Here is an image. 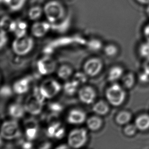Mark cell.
Wrapping results in <instances>:
<instances>
[{
  "label": "cell",
  "instance_id": "cell-39",
  "mask_svg": "<svg viewBox=\"0 0 149 149\" xmlns=\"http://www.w3.org/2000/svg\"><path fill=\"white\" fill-rule=\"evenodd\" d=\"M146 12V13L147 14L148 16L149 17V5H148L147 6Z\"/></svg>",
  "mask_w": 149,
  "mask_h": 149
},
{
  "label": "cell",
  "instance_id": "cell-27",
  "mask_svg": "<svg viewBox=\"0 0 149 149\" xmlns=\"http://www.w3.org/2000/svg\"><path fill=\"white\" fill-rule=\"evenodd\" d=\"M138 129L135 124H128L124 129V133L128 136H132L135 135Z\"/></svg>",
  "mask_w": 149,
  "mask_h": 149
},
{
  "label": "cell",
  "instance_id": "cell-11",
  "mask_svg": "<svg viewBox=\"0 0 149 149\" xmlns=\"http://www.w3.org/2000/svg\"><path fill=\"white\" fill-rule=\"evenodd\" d=\"M79 97L82 102L90 104L95 100L96 93L92 87L85 86L79 90Z\"/></svg>",
  "mask_w": 149,
  "mask_h": 149
},
{
  "label": "cell",
  "instance_id": "cell-31",
  "mask_svg": "<svg viewBox=\"0 0 149 149\" xmlns=\"http://www.w3.org/2000/svg\"><path fill=\"white\" fill-rule=\"evenodd\" d=\"M74 80L77 81L79 84H80L81 83H85L86 81V77L83 73H78L75 75Z\"/></svg>",
  "mask_w": 149,
  "mask_h": 149
},
{
  "label": "cell",
  "instance_id": "cell-12",
  "mask_svg": "<svg viewBox=\"0 0 149 149\" xmlns=\"http://www.w3.org/2000/svg\"><path fill=\"white\" fill-rule=\"evenodd\" d=\"M86 115L84 111L79 109H74L69 112L67 120L71 124H81L85 122Z\"/></svg>",
  "mask_w": 149,
  "mask_h": 149
},
{
  "label": "cell",
  "instance_id": "cell-33",
  "mask_svg": "<svg viewBox=\"0 0 149 149\" xmlns=\"http://www.w3.org/2000/svg\"><path fill=\"white\" fill-rule=\"evenodd\" d=\"M7 41V36H6L5 30L1 29V47L2 48L3 46L6 43Z\"/></svg>",
  "mask_w": 149,
  "mask_h": 149
},
{
  "label": "cell",
  "instance_id": "cell-21",
  "mask_svg": "<svg viewBox=\"0 0 149 149\" xmlns=\"http://www.w3.org/2000/svg\"><path fill=\"white\" fill-rule=\"evenodd\" d=\"M28 24L23 20H17V25L14 33L16 37H21L26 35Z\"/></svg>",
  "mask_w": 149,
  "mask_h": 149
},
{
  "label": "cell",
  "instance_id": "cell-7",
  "mask_svg": "<svg viewBox=\"0 0 149 149\" xmlns=\"http://www.w3.org/2000/svg\"><path fill=\"white\" fill-rule=\"evenodd\" d=\"M1 135L2 138L6 140H11L18 137L20 135L18 124L14 121L5 122L1 127Z\"/></svg>",
  "mask_w": 149,
  "mask_h": 149
},
{
  "label": "cell",
  "instance_id": "cell-16",
  "mask_svg": "<svg viewBox=\"0 0 149 149\" xmlns=\"http://www.w3.org/2000/svg\"><path fill=\"white\" fill-rule=\"evenodd\" d=\"M93 111L97 115L104 116L109 113V107L108 103L104 101L100 100L94 105Z\"/></svg>",
  "mask_w": 149,
  "mask_h": 149
},
{
  "label": "cell",
  "instance_id": "cell-20",
  "mask_svg": "<svg viewBox=\"0 0 149 149\" xmlns=\"http://www.w3.org/2000/svg\"><path fill=\"white\" fill-rule=\"evenodd\" d=\"M123 69L121 67H113L109 71L108 75L109 81H115L118 80L123 76Z\"/></svg>",
  "mask_w": 149,
  "mask_h": 149
},
{
  "label": "cell",
  "instance_id": "cell-34",
  "mask_svg": "<svg viewBox=\"0 0 149 149\" xmlns=\"http://www.w3.org/2000/svg\"><path fill=\"white\" fill-rule=\"evenodd\" d=\"M143 34L147 41L149 42V22L143 28Z\"/></svg>",
  "mask_w": 149,
  "mask_h": 149
},
{
  "label": "cell",
  "instance_id": "cell-3",
  "mask_svg": "<svg viewBox=\"0 0 149 149\" xmlns=\"http://www.w3.org/2000/svg\"><path fill=\"white\" fill-rule=\"evenodd\" d=\"M45 99L39 91L37 93L35 92L29 96L25 101L24 107L26 111L31 115H39L42 110Z\"/></svg>",
  "mask_w": 149,
  "mask_h": 149
},
{
  "label": "cell",
  "instance_id": "cell-5",
  "mask_svg": "<svg viewBox=\"0 0 149 149\" xmlns=\"http://www.w3.org/2000/svg\"><path fill=\"white\" fill-rule=\"evenodd\" d=\"M61 90L60 84L53 79H48L41 85L39 91L45 99H51L55 97Z\"/></svg>",
  "mask_w": 149,
  "mask_h": 149
},
{
  "label": "cell",
  "instance_id": "cell-13",
  "mask_svg": "<svg viewBox=\"0 0 149 149\" xmlns=\"http://www.w3.org/2000/svg\"><path fill=\"white\" fill-rule=\"evenodd\" d=\"M26 111L24 107L19 103H13L10 105L8 109V112L11 117L19 119L23 117L24 111Z\"/></svg>",
  "mask_w": 149,
  "mask_h": 149
},
{
  "label": "cell",
  "instance_id": "cell-30",
  "mask_svg": "<svg viewBox=\"0 0 149 149\" xmlns=\"http://www.w3.org/2000/svg\"><path fill=\"white\" fill-rule=\"evenodd\" d=\"M12 21L13 20L8 16L3 17L2 18L1 22V26L2 29H3L4 30H5V29H7L8 30Z\"/></svg>",
  "mask_w": 149,
  "mask_h": 149
},
{
  "label": "cell",
  "instance_id": "cell-17",
  "mask_svg": "<svg viewBox=\"0 0 149 149\" xmlns=\"http://www.w3.org/2000/svg\"><path fill=\"white\" fill-rule=\"evenodd\" d=\"M102 120L99 116H92L87 121V127L91 131L98 130L102 127Z\"/></svg>",
  "mask_w": 149,
  "mask_h": 149
},
{
  "label": "cell",
  "instance_id": "cell-36",
  "mask_svg": "<svg viewBox=\"0 0 149 149\" xmlns=\"http://www.w3.org/2000/svg\"><path fill=\"white\" fill-rule=\"evenodd\" d=\"M149 77V75L147 73H146L144 72V73L142 74L140 76L141 81H147L148 80Z\"/></svg>",
  "mask_w": 149,
  "mask_h": 149
},
{
  "label": "cell",
  "instance_id": "cell-18",
  "mask_svg": "<svg viewBox=\"0 0 149 149\" xmlns=\"http://www.w3.org/2000/svg\"><path fill=\"white\" fill-rule=\"evenodd\" d=\"M43 13H44L43 8H41L40 6H33L29 10V18L32 21H37L42 16Z\"/></svg>",
  "mask_w": 149,
  "mask_h": 149
},
{
  "label": "cell",
  "instance_id": "cell-2",
  "mask_svg": "<svg viewBox=\"0 0 149 149\" xmlns=\"http://www.w3.org/2000/svg\"><path fill=\"white\" fill-rule=\"evenodd\" d=\"M105 95L109 103L114 107H119L122 104L126 97L124 89L118 84H113L108 88Z\"/></svg>",
  "mask_w": 149,
  "mask_h": 149
},
{
  "label": "cell",
  "instance_id": "cell-24",
  "mask_svg": "<svg viewBox=\"0 0 149 149\" xmlns=\"http://www.w3.org/2000/svg\"><path fill=\"white\" fill-rule=\"evenodd\" d=\"M79 85V83L74 79L72 81H69L65 85V91L69 95H72L76 92Z\"/></svg>",
  "mask_w": 149,
  "mask_h": 149
},
{
  "label": "cell",
  "instance_id": "cell-28",
  "mask_svg": "<svg viewBox=\"0 0 149 149\" xmlns=\"http://www.w3.org/2000/svg\"><path fill=\"white\" fill-rule=\"evenodd\" d=\"M104 52L107 56H114L118 54V49L115 45H107L104 48Z\"/></svg>",
  "mask_w": 149,
  "mask_h": 149
},
{
  "label": "cell",
  "instance_id": "cell-26",
  "mask_svg": "<svg viewBox=\"0 0 149 149\" xmlns=\"http://www.w3.org/2000/svg\"><path fill=\"white\" fill-rule=\"evenodd\" d=\"M139 54L146 58H149V42L146 41L141 45L139 49Z\"/></svg>",
  "mask_w": 149,
  "mask_h": 149
},
{
  "label": "cell",
  "instance_id": "cell-19",
  "mask_svg": "<svg viewBox=\"0 0 149 149\" xmlns=\"http://www.w3.org/2000/svg\"><path fill=\"white\" fill-rule=\"evenodd\" d=\"M132 118L130 113L127 111H122L116 117V123L120 125H127Z\"/></svg>",
  "mask_w": 149,
  "mask_h": 149
},
{
  "label": "cell",
  "instance_id": "cell-10",
  "mask_svg": "<svg viewBox=\"0 0 149 149\" xmlns=\"http://www.w3.org/2000/svg\"><path fill=\"white\" fill-rule=\"evenodd\" d=\"M51 25L50 23L47 22H35L31 28L32 34L37 38H41L45 36L48 33Z\"/></svg>",
  "mask_w": 149,
  "mask_h": 149
},
{
  "label": "cell",
  "instance_id": "cell-6",
  "mask_svg": "<svg viewBox=\"0 0 149 149\" xmlns=\"http://www.w3.org/2000/svg\"><path fill=\"white\" fill-rule=\"evenodd\" d=\"M87 139V130L84 128H78L70 132L68 136V143L72 148H80L85 145Z\"/></svg>",
  "mask_w": 149,
  "mask_h": 149
},
{
  "label": "cell",
  "instance_id": "cell-9",
  "mask_svg": "<svg viewBox=\"0 0 149 149\" xmlns=\"http://www.w3.org/2000/svg\"><path fill=\"white\" fill-rule=\"evenodd\" d=\"M56 63L50 57H45L37 63V68L42 75L50 74L56 69Z\"/></svg>",
  "mask_w": 149,
  "mask_h": 149
},
{
  "label": "cell",
  "instance_id": "cell-40",
  "mask_svg": "<svg viewBox=\"0 0 149 149\" xmlns=\"http://www.w3.org/2000/svg\"><path fill=\"white\" fill-rule=\"evenodd\" d=\"M57 149H65V148H68V147H66V146L64 145H62L61 146H59V147H58L56 148Z\"/></svg>",
  "mask_w": 149,
  "mask_h": 149
},
{
  "label": "cell",
  "instance_id": "cell-4",
  "mask_svg": "<svg viewBox=\"0 0 149 149\" xmlns=\"http://www.w3.org/2000/svg\"><path fill=\"white\" fill-rule=\"evenodd\" d=\"M33 45V39L25 35L21 37H16L12 43V49L16 54L24 56L32 49Z\"/></svg>",
  "mask_w": 149,
  "mask_h": 149
},
{
  "label": "cell",
  "instance_id": "cell-35",
  "mask_svg": "<svg viewBox=\"0 0 149 149\" xmlns=\"http://www.w3.org/2000/svg\"><path fill=\"white\" fill-rule=\"evenodd\" d=\"M143 69L144 72L149 75V58H146L143 64Z\"/></svg>",
  "mask_w": 149,
  "mask_h": 149
},
{
  "label": "cell",
  "instance_id": "cell-22",
  "mask_svg": "<svg viewBox=\"0 0 149 149\" xmlns=\"http://www.w3.org/2000/svg\"><path fill=\"white\" fill-rule=\"evenodd\" d=\"M73 70L71 67L66 65H62L58 68V75L60 79L66 80L72 74Z\"/></svg>",
  "mask_w": 149,
  "mask_h": 149
},
{
  "label": "cell",
  "instance_id": "cell-32",
  "mask_svg": "<svg viewBox=\"0 0 149 149\" xmlns=\"http://www.w3.org/2000/svg\"><path fill=\"white\" fill-rule=\"evenodd\" d=\"M90 47L93 49H99L101 47V44L99 41L93 40L90 43Z\"/></svg>",
  "mask_w": 149,
  "mask_h": 149
},
{
  "label": "cell",
  "instance_id": "cell-14",
  "mask_svg": "<svg viewBox=\"0 0 149 149\" xmlns=\"http://www.w3.org/2000/svg\"><path fill=\"white\" fill-rule=\"evenodd\" d=\"M135 126L140 131H146L149 129V115L143 114L136 118Z\"/></svg>",
  "mask_w": 149,
  "mask_h": 149
},
{
  "label": "cell",
  "instance_id": "cell-25",
  "mask_svg": "<svg viewBox=\"0 0 149 149\" xmlns=\"http://www.w3.org/2000/svg\"><path fill=\"white\" fill-rule=\"evenodd\" d=\"M26 0H12L9 8L13 12H16L21 10L26 4Z\"/></svg>",
  "mask_w": 149,
  "mask_h": 149
},
{
  "label": "cell",
  "instance_id": "cell-1",
  "mask_svg": "<svg viewBox=\"0 0 149 149\" xmlns=\"http://www.w3.org/2000/svg\"><path fill=\"white\" fill-rule=\"evenodd\" d=\"M43 12L47 20L51 24H54L64 18L66 11L64 6L57 0L47 2L43 7Z\"/></svg>",
  "mask_w": 149,
  "mask_h": 149
},
{
  "label": "cell",
  "instance_id": "cell-15",
  "mask_svg": "<svg viewBox=\"0 0 149 149\" xmlns=\"http://www.w3.org/2000/svg\"><path fill=\"white\" fill-rule=\"evenodd\" d=\"M29 89V81L28 79H23L17 81L13 85V90L18 94L26 93Z\"/></svg>",
  "mask_w": 149,
  "mask_h": 149
},
{
  "label": "cell",
  "instance_id": "cell-37",
  "mask_svg": "<svg viewBox=\"0 0 149 149\" xmlns=\"http://www.w3.org/2000/svg\"><path fill=\"white\" fill-rule=\"evenodd\" d=\"M136 2L143 5H148L149 4V0H135Z\"/></svg>",
  "mask_w": 149,
  "mask_h": 149
},
{
  "label": "cell",
  "instance_id": "cell-23",
  "mask_svg": "<svg viewBox=\"0 0 149 149\" xmlns=\"http://www.w3.org/2000/svg\"><path fill=\"white\" fill-rule=\"evenodd\" d=\"M122 83L123 86L126 89H131L135 83V78L134 75L129 73L125 75L122 79Z\"/></svg>",
  "mask_w": 149,
  "mask_h": 149
},
{
  "label": "cell",
  "instance_id": "cell-38",
  "mask_svg": "<svg viewBox=\"0 0 149 149\" xmlns=\"http://www.w3.org/2000/svg\"><path fill=\"white\" fill-rule=\"evenodd\" d=\"M1 1L2 3H3L4 4H5L6 5L9 6L10 5L11 2L12 1V0H1Z\"/></svg>",
  "mask_w": 149,
  "mask_h": 149
},
{
  "label": "cell",
  "instance_id": "cell-8",
  "mask_svg": "<svg viewBox=\"0 0 149 149\" xmlns=\"http://www.w3.org/2000/svg\"><path fill=\"white\" fill-rule=\"evenodd\" d=\"M103 67L102 62L100 58H94L87 60L84 65L85 74L89 77H95L98 74Z\"/></svg>",
  "mask_w": 149,
  "mask_h": 149
},
{
  "label": "cell",
  "instance_id": "cell-29",
  "mask_svg": "<svg viewBox=\"0 0 149 149\" xmlns=\"http://www.w3.org/2000/svg\"><path fill=\"white\" fill-rule=\"evenodd\" d=\"M37 128H26V134L29 140H32L36 137Z\"/></svg>",
  "mask_w": 149,
  "mask_h": 149
}]
</instances>
